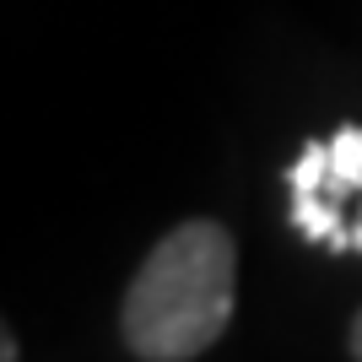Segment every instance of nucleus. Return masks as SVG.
Masks as SVG:
<instances>
[{
	"instance_id": "obj_1",
	"label": "nucleus",
	"mask_w": 362,
	"mask_h": 362,
	"mask_svg": "<svg viewBox=\"0 0 362 362\" xmlns=\"http://www.w3.org/2000/svg\"><path fill=\"white\" fill-rule=\"evenodd\" d=\"M238 303V243L222 222L189 216L157 238L130 276L119 335L141 362H189L211 351Z\"/></svg>"
},
{
	"instance_id": "obj_2",
	"label": "nucleus",
	"mask_w": 362,
	"mask_h": 362,
	"mask_svg": "<svg viewBox=\"0 0 362 362\" xmlns=\"http://www.w3.org/2000/svg\"><path fill=\"white\" fill-rule=\"evenodd\" d=\"M292 184V227L325 243L330 255L351 249L346 206L362 200V124H341L330 141H308L287 168Z\"/></svg>"
},
{
	"instance_id": "obj_3",
	"label": "nucleus",
	"mask_w": 362,
	"mask_h": 362,
	"mask_svg": "<svg viewBox=\"0 0 362 362\" xmlns=\"http://www.w3.org/2000/svg\"><path fill=\"white\" fill-rule=\"evenodd\" d=\"M346 351H351V362H362V308H357V319H351V330H346Z\"/></svg>"
},
{
	"instance_id": "obj_4",
	"label": "nucleus",
	"mask_w": 362,
	"mask_h": 362,
	"mask_svg": "<svg viewBox=\"0 0 362 362\" xmlns=\"http://www.w3.org/2000/svg\"><path fill=\"white\" fill-rule=\"evenodd\" d=\"M0 362H16V335L6 330V319H0Z\"/></svg>"
},
{
	"instance_id": "obj_5",
	"label": "nucleus",
	"mask_w": 362,
	"mask_h": 362,
	"mask_svg": "<svg viewBox=\"0 0 362 362\" xmlns=\"http://www.w3.org/2000/svg\"><path fill=\"white\" fill-rule=\"evenodd\" d=\"M351 249H357V255H362V206H357V211H351Z\"/></svg>"
}]
</instances>
